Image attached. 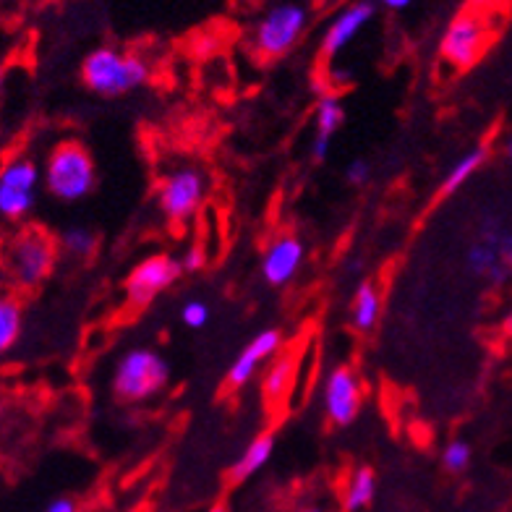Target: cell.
Wrapping results in <instances>:
<instances>
[{
    "instance_id": "cell-1",
    "label": "cell",
    "mask_w": 512,
    "mask_h": 512,
    "mask_svg": "<svg viewBox=\"0 0 512 512\" xmlns=\"http://www.w3.org/2000/svg\"><path fill=\"white\" fill-rule=\"evenodd\" d=\"M58 262V241L48 230L27 225L0 243V264L19 288H37L45 283Z\"/></svg>"
},
{
    "instance_id": "cell-2",
    "label": "cell",
    "mask_w": 512,
    "mask_h": 512,
    "mask_svg": "<svg viewBox=\"0 0 512 512\" xmlns=\"http://www.w3.org/2000/svg\"><path fill=\"white\" fill-rule=\"evenodd\" d=\"M152 76V66L144 55L126 53L113 45L92 50L81 63V81L97 97H123L144 87Z\"/></svg>"
},
{
    "instance_id": "cell-3",
    "label": "cell",
    "mask_w": 512,
    "mask_h": 512,
    "mask_svg": "<svg viewBox=\"0 0 512 512\" xmlns=\"http://www.w3.org/2000/svg\"><path fill=\"white\" fill-rule=\"evenodd\" d=\"M42 183L58 202L87 199L97 186V168L89 149L79 142L55 144L42 168Z\"/></svg>"
},
{
    "instance_id": "cell-4",
    "label": "cell",
    "mask_w": 512,
    "mask_h": 512,
    "mask_svg": "<svg viewBox=\"0 0 512 512\" xmlns=\"http://www.w3.org/2000/svg\"><path fill=\"white\" fill-rule=\"evenodd\" d=\"M170 382V364L162 353L152 348H131L118 358L113 369L115 398L126 403H142V400L160 395Z\"/></svg>"
},
{
    "instance_id": "cell-5",
    "label": "cell",
    "mask_w": 512,
    "mask_h": 512,
    "mask_svg": "<svg viewBox=\"0 0 512 512\" xmlns=\"http://www.w3.org/2000/svg\"><path fill=\"white\" fill-rule=\"evenodd\" d=\"M309 27V8L304 3H277L256 21L251 45L259 58H283L296 48Z\"/></svg>"
},
{
    "instance_id": "cell-6",
    "label": "cell",
    "mask_w": 512,
    "mask_h": 512,
    "mask_svg": "<svg viewBox=\"0 0 512 512\" xmlns=\"http://www.w3.org/2000/svg\"><path fill=\"white\" fill-rule=\"evenodd\" d=\"M492 40V24L481 11H460L450 19L442 37H439V55L445 58L450 66L471 68L473 63H479L484 55L486 45Z\"/></svg>"
},
{
    "instance_id": "cell-7",
    "label": "cell",
    "mask_w": 512,
    "mask_h": 512,
    "mask_svg": "<svg viewBox=\"0 0 512 512\" xmlns=\"http://www.w3.org/2000/svg\"><path fill=\"white\" fill-rule=\"evenodd\" d=\"M42 183V170L29 157H11L0 168V217L8 223H21L32 215L37 204V189Z\"/></svg>"
},
{
    "instance_id": "cell-8",
    "label": "cell",
    "mask_w": 512,
    "mask_h": 512,
    "mask_svg": "<svg viewBox=\"0 0 512 512\" xmlns=\"http://www.w3.org/2000/svg\"><path fill=\"white\" fill-rule=\"evenodd\" d=\"M207 196V176L199 168H176L165 176V181L157 189V204L162 215L173 223H186L202 207Z\"/></svg>"
},
{
    "instance_id": "cell-9",
    "label": "cell",
    "mask_w": 512,
    "mask_h": 512,
    "mask_svg": "<svg viewBox=\"0 0 512 512\" xmlns=\"http://www.w3.org/2000/svg\"><path fill=\"white\" fill-rule=\"evenodd\" d=\"M181 275L178 259L168 254H152L136 264L126 277V298L131 306H147L176 283Z\"/></svg>"
},
{
    "instance_id": "cell-10",
    "label": "cell",
    "mask_w": 512,
    "mask_h": 512,
    "mask_svg": "<svg viewBox=\"0 0 512 512\" xmlns=\"http://www.w3.org/2000/svg\"><path fill=\"white\" fill-rule=\"evenodd\" d=\"M364 403V387L351 366H335L324 379V416L335 426H348L356 421Z\"/></svg>"
},
{
    "instance_id": "cell-11",
    "label": "cell",
    "mask_w": 512,
    "mask_h": 512,
    "mask_svg": "<svg viewBox=\"0 0 512 512\" xmlns=\"http://www.w3.org/2000/svg\"><path fill=\"white\" fill-rule=\"evenodd\" d=\"M377 16V6L369 3V0H361V3H351V6L340 8L332 21L324 27L322 34V53L327 58L337 55L340 50H345L356 40L358 34L364 32L371 24V19Z\"/></svg>"
},
{
    "instance_id": "cell-12",
    "label": "cell",
    "mask_w": 512,
    "mask_h": 512,
    "mask_svg": "<svg viewBox=\"0 0 512 512\" xmlns=\"http://www.w3.org/2000/svg\"><path fill=\"white\" fill-rule=\"evenodd\" d=\"M283 345V332L280 330H262L251 337L249 343L243 345V351L238 353L236 361L228 369V387L241 390L251 379L256 377V371L262 369L264 361H270Z\"/></svg>"
},
{
    "instance_id": "cell-13",
    "label": "cell",
    "mask_w": 512,
    "mask_h": 512,
    "mask_svg": "<svg viewBox=\"0 0 512 512\" xmlns=\"http://www.w3.org/2000/svg\"><path fill=\"white\" fill-rule=\"evenodd\" d=\"M306 249L301 238L283 233V236L272 238L270 246L262 254V275L272 288L290 283L298 275L301 264H304Z\"/></svg>"
},
{
    "instance_id": "cell-14",
    "label": "cell",
    "mask_w": 512,
    "mask_h": 512,
    "mask_svg": "<svg viewBox=\"0 0 512 512\" xmlns=\"http://www.w3.org/2000/svg\"><path fill=\"white\" fill-rule=\"evenodd\" d=\"M345 123L343 100L337 95H322L314 110V136H311V157L324 162L330 157L332 139Z\"/></svg>"
},
{
    "instance_id": "cell-15",
    "label": "cell",
    "mask_w": 512,
    "mask_h": 512,
    "mask_svg": "<svg viewBox=\"0 0 512 512\" xmlns=\"http://www.w3.org/2000/svg\"><path fill=\"white\" fill-rule=\"evenodd\" d=\"M465 262H468V270H471L473 275L481 277V280H489V283L494 285H502L507 277L512 275L505 264H502V259H499L497 246H494V243L481 241V238L468 246Z\"/></svg>"
},
{
    "instance_id": "cell-16",
    "label": "cell",
    "mask_w": 512,
    "mask_h": 512,
    "mask_svg": "<svg viewBox=\"0 0 512 512\" xmlns=\"http://www.w3.org/2000/svg\"><path fill=\"white\" fill-rule=\"evenodd\" d=\"M272 452H275V434L264 432L259 437H254L249 442V447L241 452V458L236 460L233 471H230V479L241 484V481H249L251 476L262 471L264 465L272 460Z\"/></svg>"
},
{
    "instance_id": "cell-17",
    "label": "cell",
    "mask_w": 512,
    "mask_h": 512,
    "mask_svg": "<svg viewBox=\"0 0 512 512\" xmlns=\"http://www.w3.org/2000/svg\"><path fill=\"white\" fill-rule=\"evenodd\" d=\"M24 330V306L11 290H0V356L19 343Z\"/></svg>"
},
{
    "instance_id": "cell-18",
    "label": "cell",
    "mask_w": 512,
    "mask_h": 512,
    "mask_svg": "<svg viewBox=\"0 0 512 512\" xmlns=\"http://www.w3.org/2000/svg\"><path fill=\"white\" fill-rule=\"evenodd\" d=\"M379 314H382V293H379L377 283H361L351 304L353 327L361 332L374 330L379 322Z\"/></svg>"
},
{
    "instance_id": "cell-19",
    "label": "cell",
    "mask_w": 512,
    "mask_h": 512,
    "mask_svg": "<svg viewBox=\"0 0 512 512\" xmlns=\"http://www.w3.org/2000/svg\"><path fill=\"white\" fill-rule=\"evenodd\" d=\"M374 494H377V473L371 471L369 465H361L351 476L348 486H345V512L366 510L374 502Z\"/></svg>"
},
{
    "instance_id": "cell-20",
    "label": "cell",
    "mask_w": 512,
    "mask_h": 512,
    "mask_svg": "<svg viewBox=\"0 0 512 512\" xmlns=\"http://www.w3.org/2000/svg\"><path fill=\"white\" fill-rule=\"evenodd\" d=\"M486 157H489L486 147H476V149H471L468 155L460 157V160L450 168V173L445 176V181H442V189H439V194L450 196V194H455V191L463 189L465 183L471 181V178L479 173V168L486 162Z\"/></svg>"
},
{
    "instance_id": "cell-21",
    "label": "cell",
    "mask_w": 512,
    "mask_h": 512,
    "mask_svg": "<svg viewBox=\"0 0 512 512\" xmlns=\"http://www.w3.org/2000/svg\"><path fill=\"white\" fill-rule=\"evenodd\" d=\"M293 377H296V358L293 356H280L275 358L267 371H264L262 379V390L267 400H280L288 392V387L293 384Z\"/></svg>"
},
{
    "instance_id": "cell-22",
    "label": "cell",
    "mask_w": 512,
    "mask_h": 512,
    "mask_svg": "<svg viewBox=\"0 0 512 512\" xmlns=\"http://www.w3.org/2000/svg\"><path fill=\"white\" fill-rule=\"evenodd\" d=\"M58 246H61L66 254L79 256V259H87V256L95 254L97 249V236L95 230L84 228V225H71L61 233L58 238Z\"/></svg>"
},
{
    "instance_id": "cell-23",
    "label": "cell",
    "mask_w": 512,
    "mask_h": 512,
    "mask_svg": "<svg viewBox=\"0 0 512 512\" xmlns=\"http://www.w3.org/2000/svg\"><path fill=\"white\" fill-rule=\"evenodd\" d=\"M471 455H473L471 445L463 442V439H455V442H450V445L445 447V452H442V463H445V468L450 473H460L468 468Z\"/></svg>"
},
{
    "instance_id": "cell-24",
    "label": "cell",
    "mask_w": 512,
    "mask_h": 512,
    "mask_svg": "<svg viewBox=\"0 0 512 512\" xmlns=\"http://www.w3.org/2000/svg\"><path fill=\"white\" fill-rule=\"evenodd\" d=\"M181 319L186 327L191 330H202L209 322V306L204 301H189V304L181 309Z\"/></svg>"
},
{
    "instance_id": "cell-25",
    "label": "cell",
    "mask_w": 512,
    "mask_h": 512,
    "mask_svg": "<svg viewBox=\"0 0 512 512\" xmlns=\"http://www.w3.org/2000/svg\"><path fill=\"white\" fill-rule=\"evenodd\" d=\"M371 176V165L366 160H351L345 168V181L351 186H364Z\"/></svg>"
},
{
    "instance_id": "cell-26",
    "label": "cell",
    "mask_w": 512,
    "mask_h": 512,
    "mask_svg": "<svg viewBox=\"0 0 512 512\" xmlns=\"http://www.w3.org/2000/svg\"><path fill=\"white\" fill-rule=\"evenodd\" d=\"M178 264H181V272H196L204 267V251L199 246H191V249L183 251L178 256Z\"/></svg>"
},
{
    "instance_id": "cell-27",
    "label": "cell",
    "mask_w": 512,
    "mask_h": 512,
    "mask_svg": "<svg viewBox=\"0 0 512 512\" xmlns=\"http://www.w3.org/2000/svg\"><path fill=\"white\" fill-rule=\"evenodd\" d=\"M497 251H499V259H502V264H505L507 270L512 272V230H505V233H502V238H499V243H497Z\"/></svg>"
},
{
    "instance_id": "cell-28",
    "label": "cell",
    "mask_w": 512,
    "mask_h": 512,
    "mask_svg": "<svg viewBox=\"0 0 512 512\" xmlns=\"http://www.w3.org/2000/svg\"><path fill=\"white\" fill-rule=\"evenodd\" d=\"M45 512H79V507H76L74 499L61 497V499H53V502L45 507Z\"/></svg>"
},
{
    "instance_id": "cell-29",
    "label": "cell",
    "mask_w": 512,
    "mask_h": 512,
    "mask_svg": "<svg viewBox=\"0 0 512 512\" xmlns=\"http://www.w3.org/2000/svg\"><path fill=\"white\" fill-rule=\"evenodd\" d=\"M384 6L392 8V11H403V8H411V0H387Z\"/></svg>"
},
{
    "instance_id": "cell-30",
    "label": "cell",
    "mask_w": 512,
    "mask_h": 512,
    "mask_svg": "<svg viewBox=\"0 0 512 512\" xmlns=\"http://www.w3.org/2000/svg\"><path fill=\"white\" fill-rule=\"evenodd\" d=\"M6 416H8V400L6 395L0 392V429H3V424H6Z\"/></svg>"
},
{
    "instance_id": "cell-31",
    "label": "cell",
    "mask_w": 512,
    "mask_h": 512,
    "mask_svg": "<svg viewBox=\"0 0 512 512\" xmlns=\"http://www.w3.org/2000/svg\"><path fill=\"white\" fill-rule=\"evenodd\" d=\"M502 330H505L507 337H512V309L505 314V322H502Z\"/></svg>"
},
{
    "instance_id": "cell-32",
    "label": "cell",
    "mask_w": 512,
    "mask_h": 512,
    "mask_svg": "<svg viewBox=\"0 0 512 512\" xmlns=\"http://www.w3.org/2000/svg\"><path fill=\"white\" fill-rule=\"evenodd\" d=\"M296 512H324L322 507H301V510H296Z\"/></svg>"
},
{
    "instance_id": "cell-33",
    "label": "cell",
    "mask_w": 512,
    "mask_h": 512,
    "mask_svg": "<svg viewBox=\"0 0 512 512\" xmlns=\"http://www.w3.org/2000/svg\"><path fill=\"white\" fill-rule=\"evenodd\" d=\"M507 157H510V162H512V139L507 142Z\"/></svg>"
},
{
    "instance_id": "cell-34",
    "label": "cell",
    "mask_w": 512,
    "mask_h": 512,
    "mask_svg": "<svg viewBox=\"0 0 512 512\" xmlns=\"http://www.w3.org/2000/svg\"><path fill=\"white\" fill-rule=\"evenodd\" d=\"M3 81H6V74L0 71V92H3Z\"/></svg>"
},
{
    "instance_id": "cell-35",
    "label": "cell",
    "mask_w": 512,
    "mask_h": 512,
    "mask_svg": "<svg viewBox=\"0 0 512 512\" xmlns=\"http://www.w3.org/2000/svg\"><path fill=\"white\" fill-rule=\"evenodd\" d=\"M209 512H225V507H212V510Z\"/></svg>"
}]
</instances>
